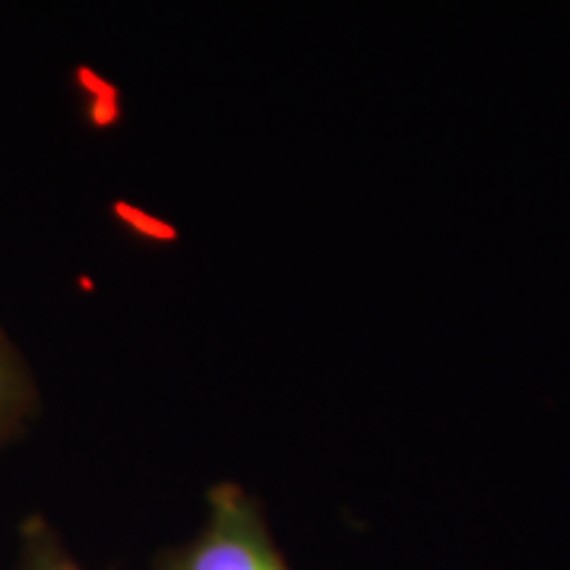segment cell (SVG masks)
<instances>
[{
	"label": "cell",
	"mask_w": 570,
	"mask_h": 570,
	"mask_svg": "<svg viewBox=\"0 0 570 570\" xmlns=\"http://www.w3.org/2000/svg\"><path fill=\"white\" fill-rule=\"evenodd\" d=\"M149 570H292L273 539L261 501L235 482L206 494V520L181 546L156 554Z\"/></svg>",
	"instance_id": "6da1fadb"
},
{
	"label": "cell",
	"mask_w": 570,
	"mask_h": 570,
	"mask_svg": "<svg viewBox=\"0 0 570 570\" xmlns=\"http://www.w3.org/2000/svg\"><path fill=\"white\" fill-rule=\"evenodd\" d=\"M36 406L39 390L32 371L22 362L20 348L0 330V448L20 434L22 425L36 415Z\"/></svg>",
	"instance_id": "7a4b0ae2"
},
{
	"label": "cell",
	"mask_w": 570,
	"mask_h": 570,
	"mask_svg": "<svg viewBox=\"0 0 570 570\" xmlns=\"http://www.w3.org/2000/svg\"><path fill=\"white\" fill-rule=\"evenodd\" d=\"M20 570H86L67 549L61 532L41 513L26 517L20 527Z\"/></svg>",
	"instance_id": "3957f363"
}]
</instances>
